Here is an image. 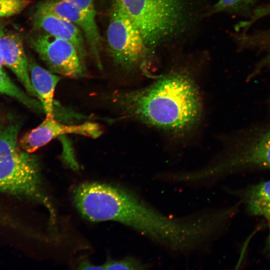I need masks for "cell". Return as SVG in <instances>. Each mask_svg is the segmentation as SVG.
<instances>
[{
    "instance_id": "7c38bea8",
    "label": "cell",
    "mask_w": 270,
    "mask_h": 270,
    "mask_svg": "<svg viewBox=\"0 0 270 270\" xmlns=\"http://www.w3.org/2000/svg\"><path fill=\"white\" fill-rule=\"evenodd\" d=\"M243 198L250 215L262 216L270 222V180L247 188Z\"/></svg>"
},
{
    "instance_id": "5b68a950",
    "label": "cell",
    "mask_w": 270,
    "mask_h": 270,
    "mask_svg": "<svg viewBox=\"0 0 270 270\" xmlns=\"http://www.w3.org/2000/svg\"><path fill=\"white\" fill-rule=\"evenodd\" d=\"M28 43L52 72L72 78L85 75V64L70 42L44 32L30 36Z\"/></svg>"
},
{
    "instance_id": "277c9868",
    "label": "cell",
    "mask_w": 270,
    "mask_h": 270,
    "mask_svg": "<svg viewBox=\"0 0 270 270\" xmlns=\"http://www.w3.org/2000/svg\"><path fill=\"white\" fill-rule=\"evenodd\" d=\"M106 38L109 54L115 66L127 72L144 68L148 47L135 24L113 0Z\"/></svg>"
},
{
    "instance_id": "8992f818",
    "label": "cell",
    "mask_w": 270,
    "mask_h": 270,
    "mask_svg": "<svg viewBox=\"0 0 270 270\" xmlns=\"http://www.w3.org/2000/svg\"><path fill=\"white\" fill-rule=\"evenodd\" d=\"M270 170V130L250 146L204 167L202 175L208 182L238 170L248 168Z\"/></svg>"
},
{
    "instance_id": "ac0fdd59",
    "label": "cell",
    "mask_w": 270,
    "mask_h": 270,
    "mask_svg": "<svg viewBox=\"0 0 270 270\" xmlns=\"http://www.w3.org/2000/svg\"><path fill=\"white\" fill-rule=\"evenodd\" d=\"M78 268L80 270H104L103 264L95 265L86 261L81 262Z\"/></svg>"
},
{
    "instance_id": "30bf717a",
    "label": "cell",
    "mask_w": 270,
    "mask_h": 270,
    "mask_svg": "<svg viewBox=\"0 0 270 270\" xmlns=\"http://www.w3.org/2000/svg\"><path fill=\"white\" fill-rule=\"evenodd\" d=\"M0 51L3 64L14 73L28 94L38 99L30 81L28 58L21 36L16 32L4 31L0 36Z\"/></svg>"
},
{
    "instance_id": "3957f363",
    "label": "cell",
    "mask_w": 270,
    "mask_h": 270,
    "mask_svg": "<svg viewBox=\"0 0 270 270\" xmlns=\"http://www.w3.org/2000/svg\"><path fill=\"white\" fill-rule=\"evenodd\" d=\"M138 28L146 45L156 46L174 35L185 18L182 0H113Z\"/></svg>"
},
{
    "instance_id": "4fadbf2b",
    "label": "cell",
    "mask_w": 270,
    "mask_h": 270,
    "mask_svg": "<svg viewBox=\"0 0 270 270\" xmlns=\"http://www.w3.org/2000/svg\"><path fill=\"white\" fill-rule=\"evenodd\" d=\"M0 93L16 99L34 112L44 114V109L40 102L28 94H26L10 80L2 68H0Z\"/></svg>"
},
{
    "instance_id": "9a60e30c",
    "label": "cell",
    "mask_w": 270,
    "mask_h": 270,
    "mask_svg": "<svg viewBox=\"0 0 270 270\" xmlns=\"http://www.w3.org/2000/svg\"><path fill=\"white\" fill-rule=\"evenodd\" d=\"M30 3V0H0V19L18 14Z\"/></svg>"
},
{
    "instance_id": "6da1fadb",
    "label": "cell",
    "mask_w": 270,
    "mask_h": 270,
    "mask_svg": "<svg viewBox=\"0 0 270 270\" xmlns=\"http://www.w3.org/2000/svg\"><path fill=\"white\" fill-rule=\"evenodd\" d=\"M106 99L123 117L176 136L194 130L202 116L198 86L184 70H172L141 88L114 92Z\"/></svg>"
},
{
    "instance_id": "ffe728a7",
    "label": "cell",
    "mask_w": 270,
    "mask_h": 270,
    "mask_svg": "<svg viewBox=\"0 0 270 270\" xmlns=\"http://www.w3.org/2000/svg\"><path fill=\"white\" fill-rule=\"evenodd\" d=\"M268 249L270 252V222H269V234L268 238Z\"/></svg>"
},
{
    "instance_id": "9c48e42d",
    "label": "cell",
    "mask_w": 270,
    "mask_h": 270,
    "mask_svg": "<svg viewBox=\"0 0 270 270\" xmlns=\"http://www.w3.org/2000/svg\"><path fill=\"white\" fill-rule=\"evenodd\" d=\"M32 24L35 30L68 40L76 48L80 56L85 64L87 54L84 35L82 30L68 20L36 6L32 16Z\"/></svg>"
},
{
    "instance_id": "8fae6325",
    "label": "cell",
    "mask_w": 270,
    "mask_h": 270,
    "mask_svg": "<svg viewBox=\"0 0 270 270\" xmlns=\"http://www.w3.org/2000/svg\"><path fill=\"white\" fill-rule=\"evenodd\" d=\"M28 60L30 81L42 105L46 118H54L56 102L54 98V91L60 76L42 67L30 58H28Z\"/></svg>"
},
{
    "instance_id": "e0dca14e",
    "label": "cell",
    "mask_w": 270,
    "mask_h": 270,
    "mask_svg": "<svg viewBox=\"0 0 270 270\" xmlns=\"http://www.w3.org/2000/svg\"><path fill=\"white\" fill-rule=\"evenodd\" d=\"M74 2L88 17L96 20V10L94 0H70Z\"/></svg>"
},
{
    "instance_id": "7a4b0ae2",
    "label": "cell",
    "mask_w": 270,
    "mask_h": 270,
    "mask_svg": "<svg viewBox=\"0 0 270 270\" xmlns=\"http://www.w3.org/2000/svg\"><path fill=\"white\" fill-rule=\"evenodd\" d=\"M21 125L12 117L0 121V192L38 202L54 215L42 188L38 158L19 146Z\"/></svg>"
},
{
    "instance_id": "52a82bcc",
    "label": "cell",
    "mask_w": 270,
    "mask_h": 270,
    "mask_svg": "<svg viewBox=\"0 0 270 270\" xmlns=\"http://www.w3.org/2000/svg\"><path fill=\"white\" fill-rule=\"evenodd\" d=\"M102 132V126L96 122L67 124L54 118H46L38 126L26 133L20 140L18 144L22 150L32 153L53 139L68 134L96 138Z\"/></svg>"
},
{
    "instance_id": "ba28073f",
    "label": "cell",
    "mask_w": 270,
    "mask_h": 270,
    "mask_svg": "<svg viewBox=\"0 0 270 270\" xmlns=\"http://www.w3.org/2000/svg\"><path fill=\"white\" fill-rule=\"evenodd\" d=\"M50 12L72 22L82 32L98 68L100 60L101 38L96 20L90 18L70 0H42L36 6Z\"/></svg>"
},
{
    "instance_id": "2e32d148",
    "label": "cell",
    "mask_w": 270,
    "mask_h": 270,
    "mask_svg": "<svg viewBox=\"0 0 270 270\" xmlns=\"http://www.w3.org/2000/svg\"><path fill=\"white\" fill-rule=\"evenodd\" d=\"M256 0H218L212 9V13L236 12L252 5Z\"/></svg>"
},
{
    "instance_id": "5bb4252c",
    "label": "cell",
    "mask_w": 270,
    "mask_h": 270,
    "mask_svg": "<svg viewBox=\"0 0 270 270\" xmlns=\"http://www.w3.org/2000/svg\"><path fill=\"white\" fill-rule=\"evenodd\" d=\"M103 266L104 270H138L150 268L149 264L134 258L110 260L103 264Z\"/></svg>"
},
{
    "instance_id": "44dd1931",
    "label": "cell",
    "mask_w": 270,
    "mask_h": 270,
    "mask_svg": "<svg viewBox=\"0 0 270 270\" xmlns=\"http://www.w3.org/2000/svg\"><path fill=\"white\" fill-rule=\"evenodd\" d=\"M2 64H3V62H2V60L1 52H0V68H2Z\"/></svg>"
},
{
    "instance_id": "d6986e66",
    "label": "cell",
    "mask_w": 270,
    "mask_h": 270,
    "mask_svg": "<svg viewBox=\"0 0 270 270\" xmlns=\"http://www.w3.org/2000/svg\"><path fill=\"white\" fill-rule=\"evenodd\" d=\"M5 31V24L2 19H0V36Z\"/></svg>"
}]
</instances>
